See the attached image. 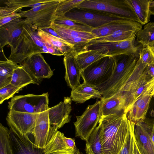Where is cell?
Returning <instances> with one entry per match:
<instances>
[{
    "label": "cell",
    "instance_id": "obj_1",
    "mask_svg": "<svg viewBox=\"0 0 154 154\" xmlns=\"http://www.w3.org/2000/svg\"><path fill=\"white\" fill-rule=\"evenodd\" d=\"M139 57L125 54L113 56L116 66L112 75L106 82L96 86L102 95L100 100L121 91L130 92L146 79L147 65L142 62Z\"/></svg>",
    "mask_w": 154,
    "mask_h": 154
},
{
    "label": "cell",
    "instance_id": "obj_2",
    "mask_svg": "<svg viewBox=\"0 0 154 154\" xmlns=\"http://www.w3.org/2000/svg\"><path fill=\"white\" fill-rule=\"evenodd\" d=\"M130 123L126 113L101 117L98 125L103 154H118L124 143Z\"/></svg>",
    "mask_w": 154,
    "mask_h": 154
},
{
    "label": "cell",
    "instance_id": "obj_3",
    "mask_svg": "<svg viewBox=\"0 0 154 154\" xmlns=\"http://www.w3.org/2000/svg\"><path fill=\"white\" fill-rule=\"evenodd\" d=\"M60 0H49L40 5L18 13L24 24H32L38 28H49L56 18L55 12Z\"/></svg>",
    "mask_w": 154,
    "mask_h": 154
},
{
    "label": "cell",
    "instance_id": "obj_4",
    "mask_svg": "<svg viewBox=\"0 0 154 154\" xmlns=\"http://www.w3.org/2000/svg\"><path fill=\"white\" fill-rule=\"evenodd\" d=\"M77 8L113 14L139 23L137 17L128 0H84Z\"/></svg>",
    "mask_w": 154,
    "mask_h": 154
},
{
    "label": "cell",
    "instance_id": "obj_5",
    "mask_svg": "<svg viewBox=\"0 0 154 154\" xmlns=\"http://www.w3.org/2000/svg\"><path fill=\"white\" fill-rule=\"evenodd\" d=\"M143 47L142 45L137 41L136 36L120 42H88L82 49L93 50L112 57L123 54L139 56V53Z\"/></svg>",
    "mask_w": 154,
    "mask_h": 154
},
{
    "label": "cell",
    "instance_id": "obj_6",
    "mask_svg": "<svg viewBox=\"0 0 154 154\" xmlns=\"http://www.w3.org/2000/svg\"><path fill=\"white\" fill-rule=\"evenodd\" d=\"M64 16L69 19L83 23L94 29L113 22L129 20L113 14L78 8L72 10Z\"/></svg>",
    "mask_w": 154,
    "mask_h": 154
},
{
    "label": "cell",
    "instance_id": "obj_7",
    "mask_svg": "<svg viewBox=\"0 0 154 154\" xmlns=\"http://www.w3.org/2000/svg\"><path fill=\"white\" fill-rule=\"evenodd\" d=\"M116 66L113 57H104L94 62L82 71L83 82L96 86L108 80Z\"/></svg>",
    "mask_w": 154,
    "mask_h": 154
},
{
    "label": "cell",
    "instance_id": "obj_8",
    "mask_svg": "<svg viewBox=\"0 0 154 154\" xmlns=\"http://www.w3.org/2000/svg\"><path fill=\"white\" fill-rule=\"evenodd\" d=\"M48 93L40 95L29 94L13 97L8 106L9 110L38 114L48 109Z\"/></svg>",
    "mask_w": 154,
    "mask_h": 154
},
{
    "label": "cell",
    "instance_id": "obj_9",
    "mask_svg": "<svg viewBox=\"0 0 154 154\" xmlns=\"http://www.w3.org/2000/svg\"><path fill=\"white\" fill-rule=\"evenodd\" d=\"M101 117V102L97 100L93 104L89 105L83 113L76 116L74 122L75 136L86 141L97 127Z\"/></svg>",
    "mask_w": 154,
    "mask_h": 154
},
{
    "label": "cell",
    "instance_id": "obj_10",
    "mask_svg": "<svg viewBox=\"0 0 154 154\" xmlns=\"http://www.w3.org/2000/svg\"><path fill=\"white\" fill-rule=\"evenodd\" d=\"M20 66L30 75L34 83L37 84L43 79L49 78L53 75V71L40 53L32 54Z\"/></svg>",
    "mask_w": 154,
    "mask_h": 154
},
{
    "label": "cell",
    "instance_id": "obj_11",
    "mask_svg": "<svg viewBox=\"0 0 154 154\" xmlns=\"http://www.w3.org/2000/svg\"><path fill=\"white\" fill-rule=\"evenodd\" d=\"M11 53L8 59L20 66L24 60L32 54L43 53L23 31L17 39L10 46Z\"/></svg>",
    "mask_w": 154,
    "mask_h": 154
},
{
    "label": "cell",
    "instance_id": "obj_12",
    "mask_svg": "<svg viewBox=\"0 0 154 154\" xmlns=\"http://www.w3.org/2000/svg\"><path fill=\"white\" fill-rule=\"evenodd\" d=\"M58 129L50 124L48 110L38 114L32 135L35 147L44 149L53 134Z\"/></svg>",
    "mask_w": 154,
    "mask_h": 154
},
{
    "label": "cell",
    "instance_id": "obj_13",
    "mask_svg": "<svg viewBox=\"0 0 154 154\" xmlns=\"http://www.w3.org/2000/svg\"><path fill=\"white\" fill-rule=\"evenodd\" d=\"M38 114L10 110L6 120L9 128L24 135H32Z\"/></svg>",
    "mask_w": 154,
    "mask_h": 154
},
{
    "label": "cell",
    "instance_id": "obj_14",
    "mask_svg": "<svg viewBox=\"0 0 154 154\" xmlns=\"http://www.w3.org/2000/svg\"><path fill=\"white\" fill-rule=\"evenodd\" d=\"M129 94L128 92L121 91L108 98L100 100L101 117L111 115L122 116L126 113Z\"/></svg>",
    "mask_w": 154,
    "mask_h": 154
},
{
    "label": "cell",
    "instance_id": "obj_15",
    "mask_svg": "<svg viewBox=\"0 0 154 154\" xmlns=\"http://www.w3.org/2000/svg\"><path fill=\"white\" fill-rule=\"evenodd\" d=\"M72 100L68 97H64L63 101L48 109L50 124L58 129L70 122L71 116Z\"/></svg>",
    "mask_w": 154,
    "mask_h": 154
},
{
    "label": "cell",
    "instance_id": "obj_16",
    "mask_svg": "<svg viewBox=\"0 0 154 154\" xmlns=\"http://www.w3.org/2000/svg\"><path fill=\"white\" fill-rule=\"evenodd\" d=\"M9 128L10 140L14 154H45L44 149L35 147L29 134L24 135Z\"/></svg>",
    "mask_w": 154,
    "mask_h": 154
},
{
    "label": "cell",
    "instance_id": "obj_17",
    "mask_svg": "<svg viewBox=\"0 0 154 154\" xmlns=\"http://www.w3.org/2000/svg\"><path fill=\"white\" fill-rule=\"evenodd\" d=\"M151 128L144 121L135 123L134 135L141 154H154V142L152 139Z\"/></svg>",
    "mask_w": 154,
    "mask_h": 154
},
{
    "label": "cell",
    "instance_id": "obj_18",
    "mask_svg": "<svg viewBox=\"0 0 154 154\" xmlns=\"http://www.w3.org/2000/svg\"><path fill=\"white\" fill-rule=\"evenodd\" d=\"M23 19L19 18L0 27V46L3 50L7 45L10 46L20 36L23 30Z\"/></svg>",
    "mask_w": 154,
    "mask_h": 154
},
{
    "label": "cell",
    "instance_id": "obj_19",
    "mask_svg": "<svg viewBox=\"0 0 154 154\" xmlns=\"http://www.w3.org/2000/svg\"><path fill=\"white\" fill-rule=\"evenodd\" d=\"M75 52L64 55L63 63L65 69V79L67 85L72 90L80 84V79L82 70L77 62L74 56Z\"/></svg>",
    "mask_w": 154,
    "mask_h": 154
},
{
    "label": "cell",
    "instance_id": "obj_20",
    "mask_svg": "<svg viewBox=\"0 0 154 154\" xmlns=\"http://www.w3.org/2000/svg\"><path fill=\"white\" fill-rule=\"evenodd\" d=\"M142 28V25L139 22L129 20H125L108 23L98 28L94 29L91 32L96 38H97L109 35L119 30H140Z\"/></svg>",
    "mask_w": 154,
    "mask_h": 154
},
{
    "label": "cell",
    "instance_id": "obj_21",
    "mask_svg": "<svg viewBox=\"0 0 154 154\" xmlns=\"http://www.w3.org/2000/svg\"><path fill=\"white\" fill-rule=\"evenodd\" d=\"M153 93L142 96L131 105L126 112L128 120L135 123L144 121Z\"/></svg>",
    "mask_w": 154,
    "mask_h": 154
},
{
    "label": "cell",
    "instance_id": "obj_22",
    "mask_svg": "<svg viewBox=\"0 0 154 154\" xmlns=\"http://www.w3.org/2000/svg\"><path fill=\"white\" fill-rule=\"evenodd\" d=\"M70 97L76 103H82L90 99L101 100L103 96L96 86L83 82L75 89L72 90Z\"/></svg>",
    "mask_w": 154,
    "mask_h": 154
},
{
    "label": "cell",
    "instance_id": "obj_23",
    "mask_svg": "<svg viewBox=\"0 0 154 154\" xmlns=\"http://www.w3.org/2000/svg\"><path fill=\"white\" fill-rule=\"evenodd\" d=\"M63 133L57 131L53 134L44 149L45 154H72L76 149L68 147L64 140Z\"/></svg>",
    "mask_w": 154,
    "mask_h": 154
},
{
    "label": "cell",
    "instance_id": "obj_24",
    "mask_svg": "<svg viewBox=\"0 0 154 154\" xmlns=\"http://www.w3.org/2000/svg\"><path fill=\"white\" fill-rule=\"evenodd\" d=\"M37 33L43 42L48 43L57 48L64 55L72 52H75L73 45L62 38L50 34L40 28H38Z\"/></svg>",
    "mask_w": 154,
    "mask_h": 154
},
{
    "label": "cell",
    "instance_id": "obj_25",
    "mask_svg": "<svg viewBox=\"0 0 154 154\" xmlns=\"http://www.w3.org/2000/svg\"><path fill=\"white\" fill-rule=\"evenodd\" d=\"M74 56L82 71L94 62L107 56L95 50L84 49L75 52Z\"/></svg>",
    "mask_w": 154,
    "mask_h": 154
},
{
    "label": "cell",
    "instance_id": "obj_26",
    "mask_svg": "<svg viewBox=\"0 0 154 154\" xmlns=\"http://www.w3.org/2000/svg\"><path fill=\"white\" fill-rule=\"evenodd\" d=\"M49 28L53 29L62 39L66 42L72 38L80 37L89 41L96 38L91 32L76 31L54 23Z\"/></svg>",
    "mask_w": 154,
    "mask_h": 154
},
{
    "label": "cell",
    "instance_id": "obj_27",
    "mask_svg": "<svg viewBox=\"0 0 154 154\" xmlns=\"http://www.w3.org/2000/svg\"><path fill=\"white\" fill-rule=\"evenodd\" d=\"M142 25L150 21L151 14L150 5L152 0H128Z\"/></svg>",
    "mask_w": 154,
    "mask_h": 154
},
{
    "label": "cell",
    "instance_id": "obj_28",
    "mask_svg": "<svg viewBox=\"0 0 154 154\" xmlns=\"http://www.w3.org/2000/svg\"><path fill=\"white\" fill-rule=\"evenodd\" d=\"M20 66L7 59L0 61V88L10 83L14 70Z\"/></svg>",
    "mask_w": 154,
    "mask_h": 154
},
{
    "label": "cell",
    "instance_id": "obj_29",
    "mask_svg": "<svg viewBox=\"0 0 154 154\" xmlns=\"http://www.w3.org/2000/svg\"><path fill=\"white\" fill-rule=\"evenodd\" d=\"M139 30L138 29L119 30L106 36L95 38L89 42H120L127 40L136 36L137 33Z\"/></svg>",
    "mask_w": 154,
    "mask_h": 154
},
{
    "label": "cell",
    "instance_id": "obj_30",
    "mask_svg": "<svg viewBox=\"0 0 154 154\" xmlns=\"http://www.w3.org/2000/svg\"><path fill=\"white\" fill-rule=\"evenodd\" d=\"M154 91V78L146 81L137 86L129 93L128 106L126 113L131 105L139 98L148 93L153 92Z\"/></svg>",
    "mask_w": 154,
    "mask_h": 154
},
{
    "label": "cell",
    "instance_id": "obj_31",
    "mask_svg": "<svg viewBox=\"0 0 154 154\" xmlns=\"http://www.w3.org/2000/svg\"><path fill=\"white\" fill-rule=\"evenodd\" d=\"M100 128L98 125L86 141V154H103L100 139Z\"/></svg>",
    "mask_w": 154,
    "mask_h": 154
},
{
    "label": "cell",
    "instance_id": "obj_32",
    "mask_svg": "<svg viewBox=\"0 0 154 154\" xmlns=\"http://www.w3.org/2000/svg\"><path fill=\"white\" fill-rule=\"evenodd\" d=\"M54 23L76 31L91 32L93 28L78 21L72 20L64 15L56 17Z\"/></svg>",
    "mask_w": 154,
    "mask_h": 154
},
{
    "label": "cell",
    "instance_id": "obj_33",
    "mask_svg": "<svg viewBox=\"0 0 154 154\" xmlns=\"http://www.w3.org/2000/svg\"><path fill=\"white\" fill-rule=\"evenodd\" d=\"M136 36L137 41L143 46H151L154 45V22L146 24Z\"/></svg>",
    "mask_w": 154,
    "mask_h": 154
},
{
    "label": "cell",
    "instance_id": "obj_34",
    "mask_svg": "<svg viewBox=\"0 0 154 154\" xmlns=\"http://www.w3.org/2000/svg\"><path fill=\"white\" fill-rule=\"evenodd\" d=\"M10 83L15 87L23 88L34 82L29 74L20 66L14 70Z\"/></svg>",
    "mask_w": 154,
    "mask_h": 154
},
{
    "label": "cell",
    "instance_id": "obj_35",
    "mask_svg": "<svg viewBox=\"0 0 154 154\" xmlns=\"http://www.w3.org/2000/svg\"><path fill=\"white\" fill-rule=\"evenodd\" d=\"M135 124L134 122L130 121L129 128L126 138L118 154H134V146L136 140L134 135Z\"/></svg>",
    "mask_w": 154,
    "mask_h": 154
},
{
    "label": "cell",
    "instance_id": "obj_36",
    "mask_svg": "<svg viewBox=\"0 0 154 154\" xmlns=\"http://www.w3.org/2000/svg\"><path fill=\"white\" fill-rule=\"evenodd\" d=\"M0 154H14L10 138V131L0 124Z\"/></svg>",
    "mask_w": 154,
    "mask_h": 154
},
{
    "label": "cell",
    "instance_id": "obj_37",
    "mask_svg": "<svg viewBox=\"0 0 154 154\" xmlns=\"http://www.w3.org/2000/svg\"><path fill=\"white\" fill-rule=\"evenodd\" d=\"M49 0H9L5 1L4 4L16 9L17 11L24 7L33 8L46 2Z\"/></svg>",
    "mask_w": 154,
    "mask_h": 154
},
{
    "label": "cell",
    "instance_id": "obj_38",
    "mask_svg": "<svg viewBox=\"0 0 154 154\" xmlns=\"http://www.w3.org/2000/svg\"><path fill=\"white\" fill-rule=\"evenodd\" d=\"M84 0H60L55 12L56 17L64 16L72 10L77 8Z\"/></svg>",
    "mask_w": 154,
    "mask_h": 154
},
{
    "label": "cell",
    "instance_id": "obj_39",
    "mask_svg": "<svg viewBox=\"0 0 154 154\" xmlns=\"http://www.w3.org/2000/svg\"><path fill=\"white\" fill-rule=\"evenodd\" d=\"M139 55V59L143 63L147 66L154 64V52L151 46H143Z\"/></svg>",
    "mask_w": 154,
    "mask_h": 154
},
{
    "label": "cell",
    "instance_id": "obj_40",
    "mask_svg": "<svg viewBox=\"0 0 154 154\" xmlns=\"http://www.w3.org/2000/svg\"><path fill=\"white\" fill-rule=\"evenodd\" d=\"M22 88L15 87L11 83L0 88V104L11 97Z\"/></svg>",
    "mask_w": 154,
    "mask_h": 154
},
{
    "label": "cell",
    "instance_id": "obj_41",
    "mask_svg": "<svg viewBox=\"0 0 154 154\" xmlns=\"http://www.w3.org/2000/svg\"><path fill=\"white\" fill-rule=\"evenodd\" d=\"M22 18L18 13H14L11 14L0 18V27L14 20Z\"/></svg>",
    "mask_w": 154,
    "mask_h": 154
},
{
    "label": "cell",
    "instance_id": "obj_42",
    "mask_svg": "<svg viewBox=\"0 0 154 154\" xmlns=\"http://www.w3.org/2000/svg\"><path fill=\"white\" fill-rule=\"evenodd\" d=\"M17 12V10L15 8L6 6L5 7H1L0 8V18Z\"/></svg>",
    "mask_w": 154,
    "mask_h": 154
},
{
    "label": "cell",
    "instance_id": "obj_43",
    "mask_svg": "<svg viewBox=\"0 0 154 154\" xmlns=\"http://www.w3.org/2000/svg\"><path fill=\"white\" fill-rule=\"evenodd\" d=\"M64 140L67 146L69 148L74 149L77 148L74 139L68 138L64 136Z\"/></svg>",
    "mask_w": 154,
    "mask_h": 154
},
{
    "label": "cell",
    "instance_id": "obj_44",
    "mask_svg": "<svg viewBox=\"0 0 154 154\" xmlns=\"http://www.w3.org/2000/svg\"><path fill=\"white\" fill-rule=\"evenodd\" d=\"M146 70L147 75L151 78H154V64L147 66Z\"/></svg>",
    "mask_w": 154,
    "mask_h": 154
},
{
    "label": "cell",
    "instance_id": "obj_45",
    "mask_svg": "<svg viewBox=\"0 0 154 154\" xmlns=\"http://www.w3.org/2000/svg\"><path fill=\"white\" fill-rule=\"evenodd\" d=\"M41 29L47 33L53 36L57 37L58 38H61L60 36L53 29L50 28H46Z\"/></svg>",
    "mask_w": 154,
    "mask_h": 154
},
{
    "label": "cell",
    "instance_id": "obj_46",
    "mask_svg": "<svg viewBox=\"0 0 154 154\" xmlns=\"http://www.w3.org/2000/svg\"><path fill=\"white\" fill-rule=\"evenodd\" d=\"M150 11L151 15H154V0H152L150 5Z\"/></svg>",
    "mask_w": 154,
    "mask_h": 154
},
{
    "label": "cell",
    "instance_id": "obj_47",
    "mask_svg": "<svg viewBox=\"0 0 154 154\" xmlns=\"http://www.w3.org/2000/svg\"><path fill=\"white\" fill-rule=\"evenodd\" d=\"M134 154H141L137 146L136 140L134 143Z\"/></svg>",
    "mask_w": 154,
    "mask_h": 154
},
{
    "label": "cell",
    "instance_id": "obj_48",
    "mask_svg": "<svg viewBox=\"0 0 154 154\" xmlns=\"http://www.w3.org/2000/svg\"><path fill=\"white\" fill-rule=\"evenodd\" d=\"M151 138L154 142V123H153L150 133Z\"/></svg>",
    "mask_w": 154,
    "mask_h": 154
},
{
    "label": "cell",
    "instance_id": "obj_49",
    "mask_svg": "<svg viewBox=\"0 0 154 154\" xmlns=\"http://www.w3.org/2000/svg\"><path fill=\"white\" fill-rule=\"evenodd\" d=\"M72 154H83L82 152L79 151V149L77 148L74 153Z\"/></svg>",
    "mask_w": 154,
    "mask_h": 154
},
{
    "label": "cell",
    "instance_id": "obj_50",
    "mask_svg": "<svg viewBox=\"0 0 154 154\" xmlns=\"http://www.w3.org/2000/svg\"><path fill=\"white\" fill-rule=\"evenodd\" d=\"M151 47L153 52H154V45Z\"/></svg>",
    "mask_w": 154,
    "mask_h": 154
},
{
    "label": "cell",
    "instance_id": "obj_51",
    "mask_svg": "<svg viewBox=\"0 0 154 154\" xmlns=\"http://www.w3.org/2000/svg\"><path fill=\"white\" fill-rule=\"evenodd\" d=\"M153 97H154V91L153 93Z\"/></svg>",
    "mask_w": 154,
    "mask_h": 154
},
{
    "label": "cell",
    "instance_id": "obj_52",
    "mask_svg": "<svg viewBox=\"0 0 154 154\" xmlns=\"http://www.w3.org/2000/svg\"><path fill=\"white\" fill-rule=\"evenodd\" d=\"M153 117L154 118V114H153ZM153 123H154V121H153Z\"/></svg>",
    "mask_w": 154,
    "mask_h": 154
}]
</instances>
